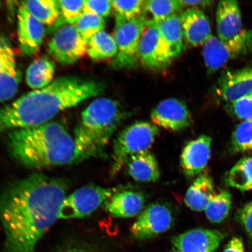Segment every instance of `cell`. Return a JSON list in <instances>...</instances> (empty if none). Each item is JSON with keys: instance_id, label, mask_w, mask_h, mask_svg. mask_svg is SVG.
Segmentation results:
<instances>
[{"instance_id": "obj_1", "label": "cell", "mask_w": 252, "mask_h": 252, "mask_svg": "<svg viewBox=\"0 0 252 252\" xmlns=\"http://www.w3.org/2000/svg\"><path fill=\"white\" fill-rule=\"evenodd\" d=\"M67 185L34 173L11 183L0 194V220L7 252H33L59 219Z\"/></svg>"}, {"instance_id": "obj_2", "label": "cell", "mask_w": 252, "mask_h": 252, "mask_svg": "<svg viewBox=\"0 0 252 252\" xmlns=\"http://www.w3.org/2000/svg\"><path fill=\"white\" fill-rule=\"evenodd\" d=\"M103 84L76 76L56 79L49 86L24 94L0 108V133L47 124L63 110L99 96Z\"/></svg>"}, {"instance_id": "obj_3", "label": "cell", "mask_w": 252, "mask_h": 252, "mask_svg": "<svg viewBox=\"0 0 252 252\" xmlns=\"http://www.w3.org/2000/svg\"><path fill=\"white\" fill-rule=\"evenodd\" d=\"M9 154L16 162L29 168H45L75 163L74 139L57 122L8 132Z\"/></svg>"}, {"instance_id": "obj_4", "label": "cell", "mask_w": 252, "mask_h": 252, "mask_svg": "<svg viewBox=\"0 0 252 252\" xmlns=\"http://www.w3.org/2000/svg\"><path fill=\"white\" fill-rule=\"evenodd\" d=\"M127 117V111L118 100L99 97L91 102L75 128V163L102 156L113 134Z\"/></svg>"}, {"instance_id": "obj_5", "label": "cell", "mask_w": 252, "mask_h": 252, "mask_svg": "<svg viewBox=\"0 0 252 252\" xmlns=\"http://www.w3.org/2000/svg\"><path fill=\"white\" fill-rule=\"evenodd\" d=\"M158 133L157 126L144 121L135 122L123 129L113 144L112 175L118 174L131 157L148 151Z\"/></svg>"}, {"instance_id": "obj_6", "label": "cell", "mask_w": 252, "mask_h": 252, "mask_svg": "<svg viewBox=\"0 0 252 252\" xmlns=\"http://www.w3.org/2000/svg\"><path fill=\"white\" fill-rule=\"evenodd\" d=\"M147 22L145 14L134 18L115 15L113 36L117 45L118 53L112 62L115 68L131 69L137 65L139 61L138 46Z\"/></svg>"}, {"instance_id": "obj_7", "label": "cell", "mask_w": 252, "mask_h": 252, "mask_svg": "<svg viewBox=\"0 0 252 252\" xmlns=\"http://www.w3.org/2000/svg\"><path fill=\"white\" fill-rule=\"evenodd\" d=\"M252 52V30H244L228 42L212 35L203 45V57L207 71L214 73L232 60Z\"/></svg>"}, {"instance_id": "obj_8", "label": "cell", "mask_w": 252, "mask_h": 252, "mask_svg": "<svg viewBox=\"0 0 252 252\" xmlns=\"http://www.w3.org/2000/svg\"><path fill=\"white\" fill-rule=\"evenodd\" d=\"M118 191L117 188H106L94 185L79 188L64 198L59 219L85 218L92 214Z\"/></svg>"}, {"instance_id": "obj_9", "label": "cell", "mask_w": 252, "mask_h": 252, "mask_svg": "<svg viewBox=\"0 0 252 252\" xmlns=\"http://www.w3.org/2000/svg\"><path fill=\"white\" fill-rule=\"evenodd\" d=\"M138 56L142 64L154 71L168 68L173 60L160 37L158 24L153 20H148L138 46Z\"/></svg>"}, {"instance_id": "obj_10", "label": "cell", "mask_w": 252, "mask_h": 252, "mask_svg": "<svg viewBox=\"0 0 252 252\" xmlns=\"http://www.w3.org/2000/svg\"><path fill=\"white\" fill-rule=\"evenodd\" d=\"M88 42L73 25L60 28L48 44L49 52L57 61L70 65L77 62L87 52Z\"/></svg>"}, {"instance_id": "obj_11", "label": "cell", "mask_w": 252, "mask_h": 252, "mask_svg": "<svg viewBox=\"0 0 252 252\" xmlns=\"http://www.w3.org/2000/svg\"><path fill=\"white\" fill-rule=\"evenodd\" d=\"M171 210L164 204L153 203L145 208L130 228L132 236L145 241L162 234L172 227Z\"/></svg>"}, {"instance_id": "obj_12", "label": "cell", "mask_w": 252, "mask_h": 252, "mask_svg": "<svg viewBox=\"0 0 252 252\" xmlns=\"http://www.w3.org/2000/svg\"><path fill=\"white\" fill-rule=\"evenodd\" d=\"M153 124L166 130L178 131L190 126V110L182 100L171 97L158 103L151 113Z\"/></svg>"}, {"instance_id": "obj_13", "label": "cell", "mask_w": 252, "mask_h": 252, "mask_svg": "<svg viewBox=\"0 0 252 252\" xmlns=\"http://www.w3.org/2000/svg\"><path fill=\"white\" fill-rule=\"evenodd\" d=\"M22 74L10 42L0 36V102L8 101L17 93Z\"/></svg>"}, {"instance_id": "obj_14", "label": "cell", "mask_w": 252, "mask_h": 252, "mask_svg": "<svg viewBox=\"0 0 252 252\" xmlns=\"http://www.w3.org/2000/svg\"><path fill=\"white\" fill-rule=\"evenodd\" d=\"M225 237L218 230L196 228L174 236L172 243L178 252H215Z\"/></svg>"}, {"instance_id": "obj_15", "label": "cell", "mask_w": 252, "mask_h": 252, "mask_svg": "<svg viewBox=\"0 0 252 252\" xmlns=\"http://www.w3.org/2000/svg\"><path fill=\"white\" fill-rule=\"evenodd\" d=\"M217 95L231 103L252 94V66L223 72L216 85Z\"/></svg>"}, {"instance_id": "obj_16", "label": "cell", "mask_w": 252, "mask_h": 252, "mask_svg": "<svg viewBox=\"0 0 252 252\" xmlns=\"http://www.w3.org/2000/svg\"><path fill=\"white\" fill-rule=\"evenodd\" d=\"M212 138L207 135H201L186 144L181 156V165L188 178L202 173L212 155Z\"/></svg>"}, {"instance_id": "obj_17", "label": "cell", "mask_w": 252, "mask_h": 252, "mask_svg": "<svg viewBox=\"0 0 252 252\" xmlns=\"http://www.w3.org/2000/svg\"><path fill=\"white\" fill-rule=\"evenodd\" d=\"M17 18L18 40L21 51L28 56L35 55L39 51L45 37L44 25L22 3L18 8Z\"/></svg>"}, {"instance_id": "obj_18", "label": "cell", "mask_w": 252, "mask_h": 252, "mask_svg": "<svg viewBox=\"0 0 252 252\" xmlns=\"http://www.w3.org/2000/svg\"><path fill=\"white\" fill-rule=\"evenodd\" d=\"M181 17L185 39L189 45H203L213 35L209 18L202 9L188 8Z\"/></svg>"}, {"instance_id": "obj_19", "label": "cell", "mask_w": 252, "mask_h": 252, "mask_svg": "<svg viewBox=\"0 0 252 252\" xmlns=\"http://www.w3.org/2000/svg\"><path fill=\"white\" fill-rule=\"evenodd\" d=\"M216 24L218 37L222 42H228L244 31L241 9L238 1L223 0L219 2Z\"/></svg>"}, {"instance_id": "obj_20", "label": "cell", "mask_w": 252, "mask_h": 252, "mask_svg": "<svg viewBox=\"0 0 252 252\" xmlns=\"http://www.w3.org/2000/svg\"><path fill=\"white\" fill-rule=\"evenodd\" d=\"M145 198L140 192L133 190L117 191L103 204L104 209L116 218H131L141 212Z\"/></svg>"}, {"instance_id": "obj_21", "label": "cell", "mask_w": 252, "mask_h": 252, "mask_svg": "<svg viewBox=\"0 0 252 252\" xmlns=\"http://www.w3.org/2000/svg\"><path fill=\"white\" fill-rule=\"evenodd\" d=\"M127 172L135 181L140 182H156L160 177L158 163L150 151L135 154L126 162Z\"/></svg>"}, {"instance_id": "obj_22", "label": "cell", "mask_w": 252, "mask_h": 252, "mask_svg": "<svg viewBox=\"0 0 252 252\" xmlns=\"http://www.w3.org/2000/svg\"><path fill=\"white\" fill-rule=\"evenodd\" d=\"M215 195L213 181L207 173H201L192 183L185 197L186 205L194 212H202Z\"/></svg>"}, {"instance_id": "obj_23", "label": "cell", "mask_w": 252, "mask_h": 252, "mask_svg": "<svg viewBox=\"0 0 252 252\" xmlns=\"http://www.w3.org/2000/svg\"><path fill=\"white\" fill-rule=\"evenodd\" d=\"M159 32L173 59L181 54L184 47L181 15L176 14L158 24Z\"/></svg>"}, {"instance_id": "obj_24", "label": "cell", "mask_w": 252, "mask_h": 252, "mask_svg": "<svg viewBox=\"0 0 252 252\" xmlns=\"http://www.w3.org/2000/svg\"><path fill=\"white\" fill-rule=\"evenodd\" d=\"M55 72V63L50 59L46 58L37 59L28 68L27 83L32 89H42L52 83Z\"/></svg>"}, {"instance_id": "obj_25", "label": "cell", "mask_w": 252, "mask_h": 252, "mask_svg": "<svg viewBox=\"0 0 252 252\" xmlns=\"http://www.w3.org/2000/svg\"><path fill=\"white\" fill-rule=\"evenodd\" d=\"M225 184L241 191L252 190V156L245 157L226 173Z\"/></svg>"}, {"instance_id": "obj_26", "label": "cell", "mask_w": 252, "mask_h": 252, "mask_svg": "<svg viewBox=\"0 0 252 252\" xmlns=\"http://www.w3.org/2000/svg\"><path fill=\"white\" fill-rule=\"evenodd\" d=\"M87 53L94 61L114 59L118 53L114 37L105 31L99 32L88 41Z\"/></svg>"}, {"instance_id": "obj_27", "label": "cell", "mask_w": 252, "mask_h": 252, "mask_svg": "<svg viewBox=\"0 0 252 252\" xmlns=\"http://www.w3.org/2000/svg\"><path fill=\"white\" fill-rule=\"evenodd\" d=\"M27 10L43 25H52L60 16L58 1L31 0L21 2Z\"/></svg>"}, {"instance_id": "obj_28", "label": "cell", "mask_w": 252, "mask_h": 252, "mask_svg": "<svg viewBox=\"0 0 252 252\" xmlns=\"http://www.w3.org/2000/svg\"><path fill=\"white\" fill-rule=\"evenodd\" d=\"M231 206V193L228 191L222 190L214 195L204 211L211 222L220 223L227 218Z\"/></svg>"}, {"instance_id": "obj_29", "label": "cell", "mask_w": 252, "mask_h": 252, "mask_svg": "<svg viewBox=\"0 0 252 252\" xmlns=\"http://www.w3.org/2000/svg\"><path fill=\"white\" fill-rule=\"evenodd\" d=\"M184 8L177 0H151L145 1L144 13L151 16V20L159 24L171 16L178 14Z\"/></svg>"}, {"instance_id": "obj_30", "label": "cell", "mask_w": 252, "mask_h": 252, "mask_svg": "<svg viewBox=\"0 0 252 252\" xmlns=\"http://www.w3.org/2000/svg\"><path fill=\"white\" fill-rule=\"evenodd\" d=\"M231 149L236 153L252 151V120L236 126L232 134Z\"/></svg>"}, {"instance_id": "obj_31", "label": "cell", "mask_w": 252, "mask_h": 252, "mask_svg": "<svg viewBox=\"0 0 252 252\" xmlns=\"http://www.w3.org/2000/svg\"><path fill=\"white\" fill-rule=\"evenodd\" d=\"M60 16L53 24V29H59L64 24L74 25L84 12L85 1H58Z\"/></svg>"}, {"instance_id": "obj_32", "label": "cell", "mask_w": 252, "mask_h": 252, "mask_svg": "<svg viewBox=\"0 0 252 252\" xmlns=\"http://www.w3.org/2000/svg\"><path fill=\"white\" fill-rule=\"evenodd\" d=\"M73 25L83 38L88 42L94 34L104 31L106 23L104 18L99 16L84 12Z\"/></svg>"}, {"instance_id": "obj_33", "label": "cell", "mask_w": 252, "mask_h": 252, "mask_svg": "<svg viewBox=\"0 0 252 252\" xmlns=\"http://www.w3.org/2000/svg\"><path fill=\"white\" fill-rule=\"evenodd\" d=\"M144 4L143 0L112 1V9L115 15L126 18H134L144 14Z\"/></svg>"}, {"instance_id": "obj_34", "label": "cell", "mask_w": 252, "mask_h": 252, "mask_svg": "<svg viewBox=\"0 0 252 252\" xmlns=\"http://www.w3.org/2000/svg\"><path fill=\"white\" fill-rule=\"evenodd\" d=\"M229 112L241 121L252 120V94L241 97L230 103Z\"/></svg>"}, {"instance_id": "obj_35", "label": "cell", "mask_w": 252, "mask_h": 252, "mask_svg": "<svg viewBox=\"0 0 252 252\" xmlns=\"http://www.w3.org/2000/svg\"><path fill=\"white\" fill-rule=\"evenodd\" d=\"M112 9V1L87 0L85 1L84 12L91 13L103 18L108 17Z\"/></svg>"}, {"instance_id": "obj_36", "label": "cell", "mask_w": 252, "mask_h": 252, "mask_svg": "<svg viewBox=\"0 0 252 252\" xmlns=\"http://www.w3.org/2000/svg\"><path fill=\"white\" fill-rule=\"evenodd\" d=\"M235 219L244 226L248 235L252 236V201L237 211Z\"/></svg>"}, {"instance_id": "obj_37", "label": "cell", "mask_w": 252, "mask_h": 252, "mask_svg": "<svg viewBox=\"0 0 252 252\" xmlns=\"http://www.w3.org/2000/svg\"><path fill=\"white\" fill-rule=\"evenodd\" d=\"M50 252H102L94 246L86 242H73L65 244Z\"/></svg>"}, {"instance_id": "obj_38", "label": "cell", "mask_w": 252, "mask_h": 252, "mask_svg": "<svg viewBox=\"0 0 252 252\" xmlns=\"http://www.w3.org/2000/svg\"><path fill=\"white\" fill-rule=\"evenodd\" d=\"M223 252H245L242 239L239 236H234L226 244Z\"/></svg>"}, {"instance_id": "obj_39", "label": "cell", "mask_w": 252, "mask_h": 252, "mask_svg": "<svg viewBox=\"0 0 252 252\" xmlns=\"http://www.w3.org/2000/svg\"><path fill=\"white\" fill-rule=\"evenodd\" d=\"M183 7H188L189 8L200 9L207 8L212 4V1L208 0H200V1H180Z\"/></svg>"}, {"instance_id": "obj_40", "label": "cell", "mask_w": 252, "mask_h": 252, "mask_svg": "<svg viewBox=\"0 0 252 252\" xmlns=\"http://www.w3.org/2000/svg\"><path fill=\"white\" fill-rule=\"evenodd\" d=\"M178 252L177 251H172V252Z\"/></svg>"}, {"instance_id": "obj_41", "label": "cell", "mask_w": 252, "mask_h": 252, "mask_svg": "<svg viewBox=\"0 0 252 252\" xmlns=\"http://www.w3.org/2000/svg\"><path fill=\"white\" fill-rule=\"evenodd\" d=\"M0 7H1V5H0Z\"/></svg>"}]
</instances>
